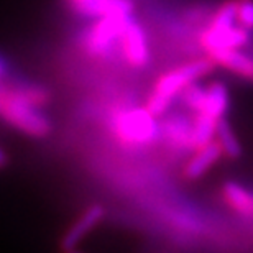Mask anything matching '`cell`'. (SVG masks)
I'll use <instances>...</instances> for the list:
<instances>
[{
    "instance_id": "6da1fadb",
    "label": "cell",
    "mask_w": 253,
    "mask_h": 253,
    "mask_svg": "<svg viewBox=\"0 0 253 253\" xmlns=\"http://www.w3.org/2000/svg\"><path fill=\"white\" fill-rule=\"evenodd\" d=\"M214 66V61L209 59H201V61H192L189 64L181 66L178 69H173L165 76H161L156 83L153 92H151L146 109L153 115H161L166 112L173 100L179 92H183L184 87L201 76L207 74Z\"/></svg>"
},
{
    "instance_id": "7a4b0ae2",
    "label": "cell",
    "mask_w": 253,
    "mask_h": 253,
    "mask_svg": "<svg viewBox=\"0 0 253 253\" xmlns=\"http://www.w3.org/2000/svg\"><path fill=\"white\" fill-rule=\"evenodd\" d=\"M0 117L12 128L33 138H43L51 131V122L42 109L22 99L17 92H13L12 87H5L3 90Z\"/></svg>"
},
{
    "instance_id": "3957f363",
    "label": "cell",
    "mask_w": 253,
    "mask_h": 253,
    "mask_svg": "<svg viewBox=\"0 0 253 253\" xmlns=\"http://www.w3.org/2000/svg\"><path fill=\"white\" fill-rule=\"evenodd\" d=\"M114 131L126 143H146L158 133V125L148 109H130L114 119Z\"/></svg>"
},
{
    "instance_id": "277c9868",
    "label": "cell",
    "mask_w": 253,
    "mask_h": 253,
    "mask_svg": "<svg viewBox=\"0 0 253 253\" xmlns=\"http://www.w3.org/2000/svg\"><path fill=\"white\" fill-rule=\"evenodd\" d=\"M130 15H107L100 17L85 37V49L95 56L107 54L117 42H120Z\"/></svg>"
},
{
    "instance_id": "5b68a950",
    "label": "cell",
    "mask_w": 253,
    "mask_h": 253,
    "mask_svg": "<svg viewBox=\"0 0 253 253\" xmlns=\"http://www.w3.org/2000/svg\"><path fill=\"white\" fill-rule=\"evenodd\" d=\"M249 42V30L244 28L242 25L235 27L232 25L224 30H212L207 28L201 37L202 48L206 49L207 54H214L220 49L229 48H240Z\"/></svg>"
},
{
    "instance_id": "8992f818",
    "label": "cell",
    "mask_w": 253,
    "mask_h": 253,
    "mask_svg": "<svg viewBox=\"0 0 253 253\" xmlns=\"http://www.w3.org/2000/svg\"><path fill=\"white\" fill-rule=\"evenodd\" d=\"M120 43H122L126 61L131 66H138L140 68V66L146 64V61H148V46H146L145 33L140 25H136L130 20L122 33Z\"/></svg>"
},
{
    "instance_id": "52a82bcc",
    "label": "cell",
    "mask_w": 253,
    "mask_h": 253,
    "mask_svg": "<svg viewBox=\"0 0 253 253\" xmlns=\"http://www.w3.org/2000/svg\"><path fill=\"white\" fill-rule=\"evenodd\" d=\"M102 207L100 206H92L79 217L78 220L71 225V229L66 232L64 237L61 239V249L64 252H71L76 249V245L99 224V220L102 219Z\"/></svg>"
},
{
    "instance_id": "ba28073f",
    "label": "cell",
    "mask_w": 253,
    "mask_h": 253,
    "mask_svg": "<svg viewBox=\"0 0 253 253\" xmlns=\"http://www.w3.org/2000/svg\"><path fill=\"white\" fill-rule=\"evenodd\" d=\"M212 61L224 66L232 73L242 76L247 81L253 83V56L247 53H242L239 48H229V49H220L209 56Z\"/></svg>"
},
{
    "instance_id": "9c48e42d",
    "label": "cell",
    "mask_w": 253,
    "mask_h": 253,
    "mask_svg": "<svg viewBox=\"0 0 253 253\" xmlns=\"http://www.w3.org/2000/svg\"><path fill=\"white\" fill-rule=\"evenodd\" d=\"M73 7L85 17H107V15H130L133 10L128 0H83Z\"/></svg>"
},
{
    "instance_id": "30bf717a",
    "label": "cell",
    "mask_w": 253,
    "mask_h": 253,
    "mask_svg": "<svg viewBox=\"0 0 253 253\" xmlns=\"http://www.w3.org/2000/svg\"><path fill=\"white\" fill-rule=\"evenodd\" d=\"M222 155V148L219 141L212 140L211 143H207L201 148H197V153L189 160V163L184 168V176L189 179H197L211 168L215 161H219Z\"/></svg>"
},
{
    "instance_id": "8fae6325",
    "label": "cell",
    "mask_w": 253,
    "mask_h": 253,
    "mask_svg": "<svg viewBox=\"0 0 253 253\" xmlns=\"http://www.w3.org/2000/svg\"><path fill=\"white\" fill-rule=\"evenodd\" d=\"M227 107H229V92H227L225 85L214 83L206 89L204 102H202V107L197 114H204L207 117L220 120L224 117Z\"/></svg>"
},
{
    "instance_id": "7c38bea8",
    "label": "cell",
    "mask_w": 253,
    "mask_h": 253,
    "mask_svg": "<svg viewBox=\"0 0 253 253\" xmlns=\"http://www.w3.org/2000/svg\"><path fill=\"white\" fill-rule=\"evenodd\" d=\"M219 120L207 117L204 114H197L194 124L191 125L189 133V146L191 148H201L207 143H211L215 136V128Z\"/></svg>"
},
{
    "instance_id": "4fadbf2b",
    "label": "cell",
    "mask_w": 253,
    "mask_h": 253,
    "mask_svg": "<svg viewBox=\"0 0 253 253\" xmlns=\"http://www.w3.org/2000/svg\"><path fill=\"white\" fill-rule=\"evenodd\" d=\"M224 197L237 212L253 217V192L247 191L237 183H227L224 186Z\"/></svg>"
},
{
    "instance_id": "5bb4252c",
    "label": "cell",
    "mask_w": 253,
    "mask_h": 253,
    "mask_svg": "<svg viewBox=\"0 0 253 253\" xmlns=\"http://www.w3.org/2000/svg\"><path fill=\"white\" fill-rule=\"evenodd\" d=\"M189 133L191 125H188V122L181 117L166 120L163 125V135L166 140L176 146H189Z\"/></svg>"
},
{
    "instance_id": "9a60e30c",
    "label": "cell",
    "mask_w": 253,
    "mask_h": 253,
    "mask_svg": "<svg viewBox=\"0 0 253 253\" xmlns=\"http://www.w3.org/2000/svg\"><path fill=\"white\" fill-rule=\"evenodd\" d=\"M215 136H217V141H219V145L222 148V153L227 155L229 158H237V156H240L242 148H240L239 140L235 138L230 125L227 124L224 119H220L219 122H217Z\"/></svg>"
},
{
    "instance_id": "2e32d148",
    "label": "cell",
    "mask_w": 253,
    "mask_h": 253,
    "mask_svg": "<svg viewBox=\"0 0 253 253\" xmlns=\"http://www.w3.org/2000/svg\"><path fill=\"white\" fill-rule=\"evenodd\" d=\"M12 90L17 92L20 97L25 99L27 102L37 105L40 109H43L44 105L49 102V99H51L48 90L37 84H18V85H13Z\"/></svg>"
},
{
    "instance_id": "e0dca14e",
    "label": "cell",
    "mask_w": 253,
    "mask_h": 253,
    "mask_svg": "<svg viewBox=\"0 0 253 253\" xmlns=\"http://www.w3.org/2000/svg\"><path fill=\"white\" fill-rule=\"evenodd\" d=\"M235 22H237V0H229V2H225L217 10V13L214 15V18H212V22L209 25V28L224 30V28L232 27Z\"/></svg>"
},
{
    "instance_id": "ac0fdd59",
    "label": "cell",
    "mask_w": 253,
    "mask_h": 253,
    "mask_svg": "<svg viewBox=\"0 0 253 253\" xmlns=\"http://www.w3.org/2000/svg\"><path fill=\"white\" fill-rule=\"evenodd\" d=\"M204 95H206V89H202L201 85L196 83L188 84L183 90L184 104L188 105L191 110H194V112H199L201 110L202 102H204Z\"/></svg>"
},
{
    "instance_id": "d6986e66",
    "label": "cell",
    "mask_w": 253,
    "mask_h": 253,
    "mask_svg": "<svg viewBox=\"0 0 253 253\" xmlns=\"http://www.w3.org/2000/svg\"><path fill=\"white\" fill-rule=\"evenodd\" d=\"M237 22L247 30L253 28V0H237Z\"/></svg>"
},
{
    "instance_id": "ffe728a7",
    "label": "cell",
    "mask_w": 253,
    "mask_h": 253,
    "mask_svg": "<svg viewBox=\"0 0 253 253\" xmlns=\"http://www.w3.org/2000/svg\"><path fill=\"white\" fill-rule=\"evenodd\" d=\"M5 165H7V156H5L3 151L0 150V169H2Z\"/></svg>"
},
{
    "instance_id": "44dd1931",
    "label": "cell",
    "mask_w": 253,
    "mask_h": 253,
    "mask_svg": "<svg viewBox=\"0 0 253 253\" xmlns=\"http://www.w3.org/2000/svg\"><path fill=\"white\" fill-rule=\"evenodd\" d=\"M3 90H5V87L3 85H0V102H2V97H3Z\"/></svg>"
},
{
    "instance_id": "7402d4cb",
    "label": "cell",
    "mask_w": 253,
    "mask_h": 253,
    "mask_svg": "<svg viewBox=\"0 0 253 253\" xmlns=\"http://www.w3.org/2000/svg\"><path fill=\"white\" fill-rule=\"evenodd\" d=\"M2 71H3V61L0 59V76H2Z\"/></svg>"
},
{
    "instance_id": "603a6c76",
    "label": "cell",
    "mask_w": 253,
    "mask_h": 253,
    "mask_svg": "<svg viewBox=\"0 0 253 253\" xmlns=\"http://www.w3.org/2000/svg\"><path fill=\"white\" fill-rule=\"evenodd\" d=\"M79 2H83V0H71V3H73V5L74 3H79Z\"/></svg>"
}]
</instances>
